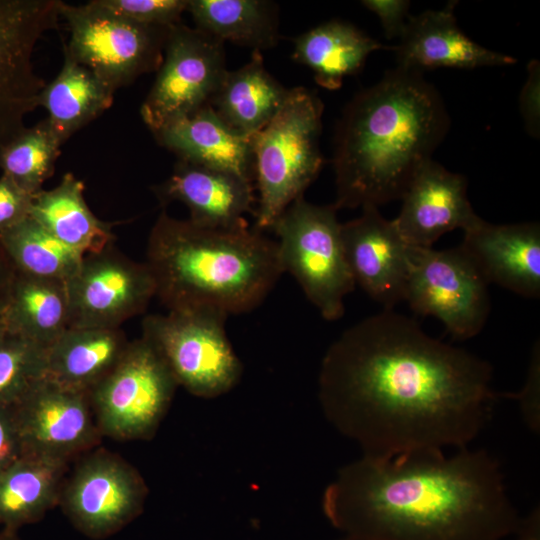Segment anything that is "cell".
<instances>
[{
    "label": "cell",
    "mask_w": 540,
    "mask_h": 540,
    "mask_svg": "<svg viewBox=\"0 0 540 540\" xmlns=\"http://www.w3.org/2000/svg\"><path fill=\"white\" fill-rule=\"evenodd\" d=\"M324 105L305 87L290 89L273 119L251 136L254 179L259 196L254 228L270 230L280 214L319 175Z\"/></svg>",
    "instance_id": "cell-5"
},
{
    "label": "cell",
    "mask_w": 540,
    "mask_h": 540,
    "mask_svg": "<svg viewBox=\"0 0 540 540\" xmlns=\"http://www.w3.org/2000/svg\"><path fill=\"white\" fill-rule=\"evenodd\" d=\"M59 14L70 32L64 52L115 92L159 68L171 27L138 24L106 9L97 0L82 5L61 1Z\"/></svg>",
    "instance_id": "cell-9"
},
{
    "label": "cell",
    "mask_w": 540,
    "mask_h": 540,
    "mask_svg": "<svg viewBox=\"0 0 540 540\" xmlns=\"http://www.w3.org/2000/svg\"><path fill=\"white\" fill-rule=\"evenodd\" d=\"M69 328H120L143 313L156 294L146 263H138L113 245L83 257L66 282Z\"/></svg>",
    "instance_id": "cell-14"
},
{
    "label": "cell",
    "mask_w": 540,
    "mask_h": 540,
    "mask_svg": "<svg viewBox=\"0 0 540 540\" xmlns=\"http://www.w3.org/2000/svg\"><path fill=\"white\" fill-rule=\"evenodd\" d=\"M177 387L168 366L146 339L129 341L116 365L89 391L102 436L121 441L151 439Z\"/></svg>",
    "instance_id": "cell-8"
},
{
    "label": "cell",
    "mask_w": 540,
    "mask_h": 540,
    "mask_svg": "<svg viewBox=\"0 0 540 540\" xmlns=\"http://www.w3.org/2000/svg\"><path fill=\"white\" fill-rule=\"evenodd\" d=\"M519 96V108L527 133L538 138L540 132V64L532 60Z\"/></svg>",
    "instance_id": "cell-36"
},
{
    "label": "cell",
    "mask_w": 540,
    "mask_h": 540,
    "mask_svg": "<svg viewBox=\"0 0 540 540\" xmlns=\"http://www.w3.org/2000/svg\"><path fill=\"white\" fill-rule=\"evenodd\" d=\"M404 301L415 313L442 321L449 334L461 340L482 330L490 310L488 283L460 246H410Z\"/></svg>",
    "instance_id": "cell-10"
},
{
    "label": "cell",
    "mask_w": 540,
    "mask_h": 540,
    "mask_svg": "<svg viewBox=\"0 0 540 540\" xmlns=\"http://www.w3.org/2000/svg\"><path fill=\"white\" fill-rule=\"evenodd\" d=\"M449 126L441 95L422 72L388 71L348 102L337 123L333 205L378 207L401 199Z\"/></svg>",
    "instance_id": "cell-3"
},
{
    "label": "cell",
    "mask_w": 540,
    "mask_h": 540,
    "mask_svg": "<svg viewBox=\"0 0 540 540\" xmlns=\"http://www.w3.org/2000/svg\"><path fill=\"white\" fill-rule=\"evenodd\" d=\"M341 239L355 284L386 310L404 301L410 246L393 220L365 206L358 218L341 224Z\"/></svg>",
    "instance_id": "cell-16"
},
{
    "label": "cell",
    "mask_w": 540,
    "mask_h": 540,
    "mask_svg": "<svg viewBox=\"0 0 540 540\" xmlns=\"http://www.w3.org/2000/svg\"><path fill=\"white\" fill-rule=\"evenodd\" d=\"M33 195L9 177H0V233L29 216Z\"/></svg>",
    "instance_id": "cell-35"
},
{
    "label": "cell",
    "mask_w": 540,
    "mask_h": 540,
    "mask_svg": "<svg viewBox=\"0 0 540 540\" xmlns=\"http://www.w3.org/2000/svg\"><path fill=\"white\" fill-rule=\"evenodd\" d=\"M517 400L524 421L532 431H539L540 425V349L535 343L529 363L526 382L520 392L502 394Z\"/></svg>",
    "instance_id": "cell-34"
},
{
    "label": "cell",
    "mask_w": 540,
    "mask_h": 540,
    "mask_svg": "<svg viewBox=\"0 0 540 540\" xmlns=\"http://www.w3.org/2000/svg\"><path fill=\"white\" fill-rule=\"evenodd\" d=\"M0 540H21L17 535V531L3 529L0 531Z\"/></svg>",
    "instance_id": "cell-41"
},
{
    "label": "cell",
    "mask_w": 540,
    "mask_h": 540,
    "mask_svg": "<svg viewBox=\"0 0 540 540\" xmlns=\"http://www.w3.org/2000/svg\"><path fill=\"white\" fill-rule=\"evenodd\" d=\"M450 1L441 10H426L409 16L405 30L394 46L397 67L423 72L435 68L474 69L514 64L509 55L489 50L468 38L458 27Z\"/></svg>",
    "instance_id": "cell-20"
},
{
    "label": "cell",
    "mask_w": 540,
    "mask_h": 540,
    "mask_svg": "<svg viewBox=\"0 0 540 540\" xmlns=\"http://www.w3.org/2000/svg\"><path fill=\"white\" fill-rule=\"evenodd\" d=\"M115 91L93 71L64 52L57 76L40 92L38 107L63 142L100 116L113 103Z\"/></svg>",
    "instance_id": "cell-27"
},
{
    "label": "cell",
    "mask_w": 540,
    "mask_h": 540,
    "mask_svg": "<svg viewBox=\"0 0 540 540\" xmlns=\"http://www.w3.org/2000/svg\"><path fill=\"white\" fill-rule=\"evenodd\" d=\"M379 49L388 48L348 22L331 20L297 36L292 59L308 67L319 86L337 90Z\"/></svg>",
    "instance_id": "cell-25"
},
{
    "label": "cell",
    "mask_w": 540,
    "mask_h": 540,
    "mask_svg": "<svg viewBox=\"0 0 540 540\" xmlns=\"http://www.w3.org/2000/svg\"><path fill=\"white\" fill-rule=\"evenodd\" d=\"M460 247L488 284L495 283L524 297H539V223L494 225L481 218L464 231Z\"/></svg>",
    "instance_id": "cell-19"
},
{
    "label": "cell",
    "mask_w": 540,
    "mask_h": 540,
    "mask_svg": "<svg viewBox=\"0 0 540 540\" xmlns=\"http://www.w3.org/2000/svg\"><path fill=\"white\" fill-rule=\"evenodd\" d=\"M228 316L211 309L151 314L142 337L157 351L178 386L196 397L226 394L240 381L243 365L225 330Z\"/></svg>",
    "instance_id": "cell-7"
},
{
    "label": "cell",
    "mask_w": 540,
    "mask_h": 540,
    "mask_svg": "<svg viewBox=\"0 0 540 540\" xmlns=\"http://www.w3.org/2000/svg\"><path fill=\"white\" fill-rule=\"evenodd\" d=\"M168 311L211 309L228 317L248 313L284 273L277 241L256 228L218 229L189 219H156L146 262Z\"/></svg>",
    "instance_id": "cell-4"
},
{
    "label": "cell",
    "mask_w": 540,
    "mask_h": 540,
    "mask_svg": "<svg viewBox=\"0 0 540 540\" xmlns=\"http://www.w3.org/2000/svg\"><path fill=\"white\" fill-rule=\"evenodd\" d=\"M339 540H369V539L345 535L342 539H339Z\"/></svg>",
    "instance_id": "cell-42"
},
{
    "label": "cell",
    "mask_w": 540,
    "mask_h": 540,
    "mask_svg": "<svg viewBox=\"0 0 540 540\" xmlns=\"http://www.w3.org/2000/svg\"><path fill=\"white\" fill-rule=\"evenodd\" d=\"M85 185L66 173L50 190L33 195L29 216L68 247L83 256L113 245L114 223L100 220L84 197Z\"/></svg>",
    "instance_id": "cell-24"
},
{
    "label": "cell",
    "mask_w": 540,
    "mask_h": 540,
    "mask_svg": "<svg viewBox=\"0 0 540 540\" xmlns=\"http://www.w3.org/2000/svg\"><path fill=\"white\" fill-rule=\"evenodd\" d=\"M290 89L266 69L260 51L236 70H227L209 105L237 133L251 137L280 111Z\"/></svg>",
    "instance_id": "cell-22"
},
{
    "label": "cell",
    "mask_w": 540,
    "mask_h": 540,
    "mask_svg": "<svg viewBox=\"0 0 540 540\" xmlns=\"http://www.w3.org/2000/svg\"><path fill=\"white\" fill-rule=\"evenodd\" d=\"M491 380L487 361L385 309L329 346L318 398L327 420L363 455L391 457L467 447L500 396Z\"/></svg>",
    "instance_id": "cell-1"
},
{
    "label": "cell",
    "mask_w": 540,
    "mask_h": 540,
    "mask_svg": "<svg viewBox=\"0 0 540 540\" xmlns=\"http://www.w3.org/2000/svg\"><path fill=\"white\" fill-rule=\"evenodd\" d=\"M60 0H0V146L18 135L46 82L33 66L44 34L57 26Z\"/></svg>",
    "instance_id": "cell-13"
},
{
    "label": "cell",
    "mask_w": 540,
    "mask_h": 540,
    "mask_svg": "<svg viewBox=\"0 0 540 540\" xmlns=\"http://www.w3.org/2000/svg\"><path fill=\"white\" fill-rule=\"evenodd\" d=\"M148 487L139 471L104 448L81 456L66 478L60 502L73 526L91 539L119 532L144 508Z\"/></svg>",
    "instance_id": "cell-12"
},
{
    "label": "cell",
    "mask_w": 540,
    "mask_h": 540,
    "mask_svg": "<svg viewBox=\"0 0 540 540\" xmlns=\"http://www.w3.org/2000/svg\"><path fill=\"white\" fill-rule=\"evenodd\" d=\"M156 141L179 160L232 172L254 180L251 137L226 125L207 105L153 133Z\"/></svg>",
    "instance_id": "cell-21"
},
{
    "label": "cell",
    "mask_w": 540,
    "mask_h": 540,
    "mask_svg": "<svg viewBox=\"0 0 540 540\" xmlns=\"http://www.w3.org/2000/svg\"><path fill=\"white\" fill-rule=\"evenodd\" d=\"M64 142L45 118L0 146V169L34 195L53 175Z\"/></svg>",
    "instance_id": "cell-31"
},
{
    "label": "cell",
    "mask_w": 540,
    "mask_h": 540,
    "mask_svg": "<svg viewBox=\"0 0 540 540\" xmlns=\"http://www.w3.org/2000/svg\"><path fill=\"white\" fill-rule=\"evenodd\" d=\"M16 270L0 244V326Z\"/></svg>",
    "instance_id": "cell-39"
},
{
    "label": "cell",
    "mask_w": 540,
    "mask_h": 540,
    "mask_svg": "<svg viewBox=\"0 0 540 540\" xmlns=\"http://www.w3.org/2000/svg\"><path fill=\"white\" fill-rule=\"evenodd\" d=\"M12 410L24 454L69 464L97 447L103 437L89 392L69 389L45 378Z\"/></svg>",
    "instance_id": "cell-15"
},
{
    "label": "cell",
    "mask_w": 540,
    "mask_h": 540,
    "mask_svg": "<svg viewBox=\"0 0 540 540\" xmlns=\"http://www.w3.org/2000/svg\"><path fill=\"white\" fill-rule=\"evenodd\" d=\"M227 70L223 41L182 23L171 27L142 120L153 134L209 105Z\"/></svg>",
    "instance_id": "cell-11"
},
{
    "label": "cell",
    "mask_w": 540,
    "mask_h": 540,
    "mask_svg": "<svg viewBox=\"0 0 540 540\" xmlns=\"http://www.w3.org/2000/svg\"><path fill=\"white\" fill-rule=\"evenodd\" d=\"M0 244L17 272L64 282L75 274L84 257L30 216L0 233Z\"/></svg>",
    "instance_id": "cell-30"
},
{
    "label": "cell",
    "mask_w": 540,
    "mask_h": 540,
    "mask_svg": "<svg viewBox=\"0 0 540 540\" xmlns=\"http://www.w3.org/2000/svg\"><path fill=\"white\" fill-rule=\"evenodd\" d=\"M106 9L146 26L172 27L181 23L188 0H97Z\"/></svg>",
    "instance_id": "cell-33"
},
{
    "label": "cell",
    "mask_w": 540,
    "mask_h": 540,
    "mask_svg": "<svg viewBox=\"0 0 540 540\" xmlns=\"http://www.w3.org/2000/svg\"><path fill=\"white\" fill-rule=\"evenodd\" d=\"M322 509L344 535L369 540H502L521 519L498 461L467 447L363 455L338 471Z\"/></svg>",
    "instance_id": "cell-2"
},
{
    "label": "cell",
    "mask_w": 540,
    "mask_h": 540,
    "mask_svg": "<svg viewBox=\"0 0 540 540\" xmlns=\"http://www.w3.org/2000/svg\"><path fill=\"white\" fill-rule=\"evenodd\" d=\"M128 344L120 328H68L47 348L45 379L89 392L116 365Z\"/></svg>",
    "instance_id": "cell-23"
},
{
    "label": "cell",
    "mask_w": 540,
    "mask_h": 540,
    "mask_svg": "<svg viewBox=\"0 0 540 540\" xmlns=\"http://www.w3.org/2000/svg\"><path fill=\"white\" fill-rule=\"evenodd\" d=\"M46 351L0 326V408L13 407L45 378Z\"/></svg>",
    "instance_id": "cell-32"
},
{
    "label": "cell",
    "mask_w": 540,
    "mask_h": 540,
    "mask_svg": "<svg viewBox=\"0 0 540 540\" xmlns=\"http://www.w3.org/2000/svg\"><path fill=\"white\" fill-rule=\"evenodd\" d=\"M24 454L17 422L10 408H0V472Z\"/></svg>",
    "instance_id": "cell-38"
},
{
    "label": "cell",
    "mask_w": 540,
    "mask_h": 540,
    "mask_svg": "<svg viewBox=\"0 0 540 540\" xmlns=\"http://www.w3.org/2000/svg\"><path fill=\"white\" fill-rule=\"evenodd\" d=\"M196 29L260 51L278 43L276 5L264 0H188Z\"/></svg>",
    "instance_id": "cell-29"
},
{
    "label": "cell",
    "mask_w": 540,
    "mask_h": 540,
    "mask_svg": "<svg viewBox=\"0 0 540 540\" xmlns=\"http://www.w3.org/2000/svg\"><path fill=\"white\" fill-rule=\"evenodd\" d=\"M154 191L161 203L181 202L188 208L191 222L209 228L249 227L245 215L257 203L253 181L183 160Z\"/></svg>",
    "instance_id": "cell-18"
},
{
    "label": "cell",
    "mask_w": 540,
    "mask_h": 540,
    "mask_svg": "<svg viewBox=\"0 0 540 540\" xmlns=\"http://www.w3.org/2000/svg\"><path fill=\"white\" fill-rule=\"evenodd\" d=\"M337 211L333 204L317 205L300 197L270 229L278 237L283 271L292 275L328 321L343 316L344 299L356 285L345 257Z\"/></svg>",
    "instance_id": "cell-6"
},
{
    "label": "cell",
    "mask_w": 540,
    "mask_h": 540,
    "mask_svg": "<svg viewBox=\"0 0 540 540\" xmlns=\"http://www.w3.org/2000/svg\"><path fill=\"white\" fill-rule=\"evenodd\" d=\"M517 540H540V512L534 509L526 518L520 519L516 531Z\"/></svg>",
    "instance_id": "cell-40"
},
{
    "label": "cell",
    "mask_w": 540,
    "mask_h": 540,
    "mask_svg": "<svg viewBox=\"0 0 540 540\" xmlns=\"http://www.w3.org/2000/svg\"><path fill=\"white\" fill-rule=\"evenodd\" d=\"M2 324L48 348L69 328L66 282L16 271Z\"/></svg>",
    "instance_id": "cell-28"
},
{
    "label": "cell",
    "mask_w": 540,
    "mask_h": 540,
    "mask_svg": "<svg viewBox=\"0 0 540 540\" xmlns=\"http://www.w3.org/2000/svg\"><path fill=\"white\" fill-rule=\"evenodd\" d=\"M393 220L411 247L431 248L445 233L467 229L481 218L467 197V180L430 159L415 173Z\"/></svg>",
    "instance_id": "cell-17"
},
{
    "label": "cell",
    "mask_w": 540,
    "mask_h": 540,
    "mask_svg": "<svg viewBox=\"0 0 540 540\" xmlns=\"http://www.w3.org/2000/svg\"><path fill=\"white\" fill-rule=\"evenodd\" d=\"M68 464L23 454L0 472V525L17 531L36 523L60 502Z\"/></svg>",
    "instance_id": "cell-26"
},
{
    "label": "cell",
    "mask_w": 540,
    "mask_h": 540,
    "mask_svg": "<svg viewBox=\"0 0 540 540\" xmlns=\"http://www.w3.org/2000/svg\"><path fill=\"white\" fill-rule=\"evenodd\" d=\"M362 5L380 19L387 39L400 38L405 30L410 2L406 0H364Z\"/></svg>",
    "instance_id": "cell-37"
}]
</instances>
